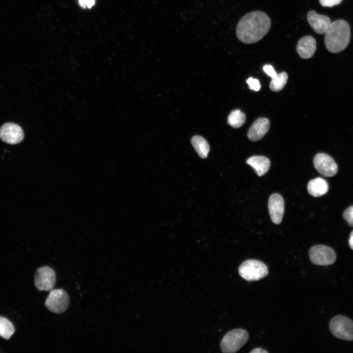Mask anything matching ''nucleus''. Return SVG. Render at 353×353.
<instances>
[{"label": "nucleus", "instance_id": "nucleus-4", "mask_svg": "<svg viewBox=\"0 0 353 353\" xmlns=\"http://www.w3.org/2000/svg\"><path fill=\"white\" fill-rule=\"evenodd\" d=\"M238 272L244 279L254 281L266 277L268 270L267 266L262 262L256 259H248L240 265Z\"/></svg>", "mask_w": 353, "mask_h": 353}, {"label": "nucleus", "instance_id": "nucleus-20", "mask_svg": "<svg viewBox=\"0 0 353 353\" xmlns=\"http://www.w3.org/2000/svg\"><path fill=\"white\" fill-rule=\"evenodd\" d=\"M287 79L288 76L285 72L277 74L276 77L272 78L270 83V88L275 92L281 90L286 84Z\"/></svg>", "mask_w": 353, "mask_h": 353}, {"label": "nucleus", "instance_id": "nucleus-10", "mask_svg": "<svg viewBox=\"0 0 353 353\" xmlns=\"http://www.w3.org/2000/svg\"><path fill=\"white\" fill-rule=\"evenodd\" d=\"M24 132L19 125L7 123L0 128V138L5 143L9 144H17L24 139Z\"/></svg>", "mask_w": 353, "mask_h": 353}, {"label": "nucleus", "instance_id": "nucleus-15", "mask_svg": "<svg viewBox=\"0 0 353 353\" xmlns=\"http://www.w3.org/2000/svg\"><path fill=\"white\" fill-rule=\"evenodd\" d=\"M246 162L253 168L259 176L264 175L268 171L271 166L269 159L264 156H252L249 158Z\"/></svg>", "mask_w": 353, "mask_h": 353}, {"label": "nucleus", "instance_id": "nucleus-7", "mask_svg": "<svg viewBox=\"0 0 353 353\" xmlns=\"http://www.w3.org/2000/svg\"><path fill=\"white\" fill-rule=\"evenodd\" d=\"M311 262L317 265L328 266L333 264L336 259L334 250L328 246L318 245L312 246L309 251Z\"/></svg>", "mask_w": 353, "mask_h": 353}, {"label": "nucleus", "instance_id": "nucleus-17", "mask_svg": "<svg viewBox=\"0 0 353 353\" xmlns=\"http://www.w3.org/2000/svg\"><path fill=\"white\" fill-rule=\"evenodd\" d=\"M191 143L198 155L202 158L207 156L209 146L207 142L200 136H194L191 140Z\"/></svg>", "mask_w": 353, "mask_h": 353}, {"label": "nucleus", "instance_id": "nucleus-2", "mask_svg": "<svg viewBox=\"0 0 353 353\" xmlns=\"http://www.w3.org/2000/svg\"><path fill=\"white\" fill-rule=\"evenodd\" d=\"M350 38V28L343 20L332 22L325 33L324 42L327 49L330 52L338 53L348 46Z\"/></svg>", "mask_w": 353, "mask_h": 353}, {"label": "nucleus", "instance_id": "nucleus-26", "mask_svg": "<svg viewBox=\"0 0 353 353\" xmlns=\"http://www.w3.org/2000/svg\"><path fill=\"white\" fill-rule=\"evenodd\" d=\"M268 352L261 348H255L250 352V353H265Z\"/></svg>", "mask_w": 353, "mask_h": 353}, {"label": "nucleus", "instance_id": "nucleus-22", "mask_svg": "<svg viewBox=\"0 0 353 353\" xmlns=\"http://www.w3.org/2000/svg\"><path fill=\"white\" fill-rule=\"evenodd\" d=\"M249 85L250 88L255 91H258L260 89V85L259 81L252 77H249L246 81Z\"/></svg>", "mask_w": 353, "mask_h": 353}, {"label": "nucleus", "instance_id": "nucleus-11", "mask_svg": "<svg viewBox=\"0 0 353 353\" xmlns=\"http://www.w3.org/2000/svg\"><path fill=\"white\" fill-rule=\"evenodd\" d=\"M268 209L272 222L275 224H279L282 221L284 209V200L280 195L275 193L270 197Z\"/></svg>", "mask_w": 353, "mask_h": 353}, {"label": "nucleus", "instance_id": "nucleus-9", "mask_svg": "<svg viewBox=\"0 0 353 353\" xmlns=\"http://www.w3.org/2000/svg\"><path fill=\"white\" fill-rule=\"evenodd\" d=\"M313 164L316 170L324 176H332L338 171L337 165L334 159L324 153H319L315 155Z\"/></svg>", "mask_w": 353, "mask_h": 353}, {"label": "nucleus", "instance_id": "nucleus-8", "mask_svg": "<svg viewBox=\"0 0 353 353\" xmlns=\"http://www.w3.org/2000/svg\"><path fill=\"white\" fill-rule=\"evenodd\" d=\"M56 274L50 267L45 266L36 270L34 276V284L39 291H50L55 284Z\"/></svg>", "mask_w": 353, "mask_h": 353}, {"label": "nucleus", "instance_id": "nucleus-5", "mask_svg": "<svg viewBox=\"0 0 353 353\" xmlns=\"http://www.w3.org/2000/svg\"><path fill=\"white\" fill-rule=\"evenodd\" d=\"M331 333L336 338L347 341L353 340V322L345 316L333 318L329 325Z\"/></svg>", "mask_w": 353, "mask_h": 353}, {"label": "nucleus", "instance_id": "nucleus-1", "mask_svg": "<svg viewBox=\"0 0 353 353\" xmlns=\"http://www.w3.org/2000/svg\"><path fill=\"white\" fill-rule=\"evenodd\" d=\"M271 25V20L265 13L252 11L245 15L238 22L236 28V36L245 44H252L266 35Z\"/></svg>", "mask_w": 353, "mask_h": 353}, {"label": "nucleus", "instance_id": "nucleus-6", "mask_svg": "<svg viewBox=\"0 0 353 353\" xmlns=\"http://www.w3.org/2000/svg\"><path fill=\"white\" fill-rule=\"evenodd\" d=\"M69 304V297L67 292L62 289L50 291L45 302V305L49 311L57 314L64 312Z\"/></svg>", "mask_w": 353, "mask_h": 353}, {"label": "nucleus", "instance_id": "nucleus-25", "mask_svg": "<svg viewBox=\"0 0 353 353\" xmlns=\"http://www.w3.org/2000/svg\"><path fill=\"white\" fill-rule=\"evenodd\" d=\"M95 0H78L79 5L84 8H91L95 3Z\"/></svg>", "mask_w": 353, "mask_h": 353}, {"label": "nucleus", "instance_id": "nucleus-24", "mask_svg": "<svg viewBox=\"0 0 353 353\" xmlns=\"http://www.w3.org/2000/svg\"><path fill=\"white\" fill-rule=\"evenodd\" d=\"M263 69L265 73L271 77L274 78L276 76L277 74L272 66L270 65H266L264 66Z\"/></svg>", "mask_w": 353, "mask_h": 353}, {"label": "nucleus", "instance_id": "nucleus-21", "mask_svg": "<svg viewBox=\"0 0 353 353\" xmlns=\"http://www.w3.org/2000/svg\"><path fill=\"white\" fill-rule=\"evenodd\" d=\"M343 217L347 221L348 224L351 226H353V205L347 208L343 213Z\"/></svg>", "mask_w": 353, "mask_h": 353}, {"label": "nucleus", "instance_id": "nucleus-12", "mask_svg": "<svg viewBox=\"0 0 353 353\" xmlns=\"http://www.w3.org/2000/svg\"><path fill=\"white\" fill-rule=\"evenodd\" d=\"M307 20L313 30L319 34L325 33L332 23L328 16L318 14L315 10L307 13Z\"/></svg>", "mask_w": 353, "mask_h": 353}, {"label": "nucleus", "instance_id": "nucleus-13", "mask_svg": "<svg viewBox=\"0 0 353 353\" xmlns=\"http://www.w3.org/2000/svg\"><path fill=\"white\" fill-rule=\"evenodd\" d=\"M269 128L270 122L268 119L258 118L250 127L248 132V137L251 141H257L267 133Z\"/></svg>", "mask_w": 353, "mask_h": 353}, {"label": "nucleus", "instance_id": "nucleus-23", "mask_svg": "<svg viewBox=\"0 0 353 353\" xmlns=\"http://www.w3.org/2000/svg\"><path fill=\"white\" fill-rule=\"evenodd\" d=\"M342 0H319L320 3L324 7H332L339 4Z\"/></svg>", "mask_w": 353, "mask_h": 353}, {"label": "nucleus", "instance_id": "nucleus-19", "mask_svg": "<svg viewBox=\"0 0 353 353\" xmlns=\"http://www.w3.org/2000/svg\"><path fill=\"white\" fill-rule=\"evenodd\" d=\"M14 331V327L11 322L0 316V336L5 339H9Z\"/></svg>", "mask_w": 353, "mask_h": 353}, {"label": "nucleus", "instance_id": "nucleus-3", "mask_svg": "<svg viewBox=\"0 0 353 353\" xmlns=\"http://www.w3.org/2000/svg\"><path fill=\"white\" fill-rule=\"evenodd\" d=\"M249 339L248 332L242 328L231 330L227 333L220 343L221 351L224 353H234L238 351Z\"/></svg>", "mask_w": 353, "mask_h": 353}, {"label": "nucleus", "instance_id": "nucleus-27", "mask_svg": "<svg viewBox=\"0 0 353 353\" xmlns=\"http://www.w3.org/2000/svg\"><path fill=\"white\" fill-rule=\"evenodd\" d=\"M349 243L350 248L353 250V230L351 232L350 234Z\"/></svg>", "mask_w": 353, "mask_h": 353}, {"label": "nucleus", "instance_id": "nucleus-14", "mask_svg": "<svg viewBox=\"0 0 353 353\" xmlns=\"http://www.w3.org/2000/svg\"><path fill=\"white\" fill-rule=\"evenodd\" d=\"M316 49V41L311 36L302 37L298 42L296 50L300 56L304 59L311 57Z\"/></svg>", "mask_w": 353, "mask_h": 353}, {"label": "nucleus", "instance_id": "nucleus-18", "mask_svg": "<svg viewBox=\"0 0 353 353\" xmlns=\"http://www.w3.org/2000/svg\"><path fill=\"white\" fill-rule=\"evenodd\" d=\"M245 121V114L239 109L232 111L227 118L228 124L233 128L241 127Z\"/></svg>", "mask_w": 353, "mask_h": 353}, {"label": "nucleus", "instance_id": "nucleus-16", "mask_svg": "<svg viewBox=\"0 0 353 353\" xmlns=\"http://www.w3.org/2000/svg\"><path fill=\"white\" fill-rule=\"evenodd\" d=\"M328 190L327 181L321 177L311 180L307 184V191L309 194L319 197L326 194Z\"/></svg>", "mask_w": 353, "mask_h": 353}]
</instances>
